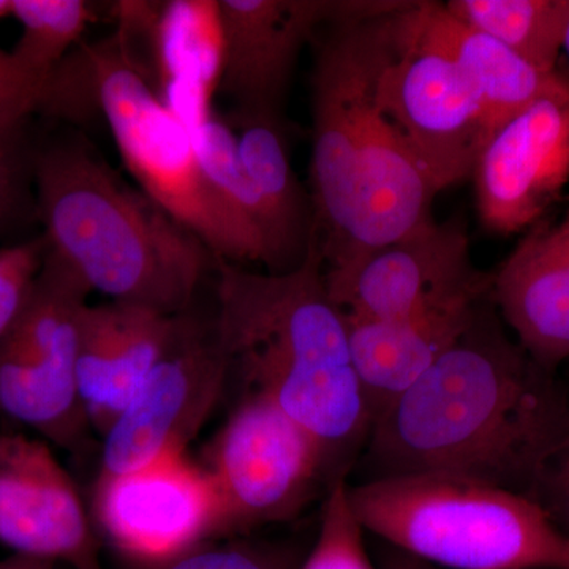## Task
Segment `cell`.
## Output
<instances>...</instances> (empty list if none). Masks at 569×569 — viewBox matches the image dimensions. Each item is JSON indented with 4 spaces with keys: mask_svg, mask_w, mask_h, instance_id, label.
I'll return each mask as SVG.
<instances>
[{
    "mask_svg": "<svg viewBox=\"0 0 569 569\" xmlns=\"http://www.w3.org/2000/svg\"><path fill=\"white\" fill-rule=\"evenodd\" d=\"M456 20L492 37L545 73L559 70L569 0H449Z\"/></svg>",
    "mask_w": 569,
    "mask_h": 569,
    "instance_id": "cell-22",
    "label": "cell"
},
{
    "mask_svg": "<svg viewBox=\"0 0 569 569\" xmlns=\"http://www.w3.org/2000/svg\"><path fill=\"white\" fill-rule=\"evenodd\" d=\"M104 538L126 559L151 569L220 538V509L203 466L183 455L99 478L93 497Z\"/></svg>",
    "mask_w": 569,
    "mask_h": 569,
    "instance_id": "cell-12",
    "label": "cell"
},
{
    "mask_svg": "<svg viewBox=\"0 0 569 569\" xmlns=\"http://www.w3.org/2000/svg\"><path fill=\"white\" fill-rule=\"evenodd\" d=\"M0 545L71 569H103L80 490L39 438L0 433Z\"/></svg>",
    "mask_w": 569,
    "mask_h": 569,
    "instance_id": "cell-15",
    "label": "cell"
},
{
    "mask_svg": "<svg viewBox=\"0 0 569 569\" xmlns=\"http://www.w3.org/2000/svg\"><path fill=\"white\" fill-rule=\"evenodd\" d=\"M230 370L213 331L208 336L179 317L170 346L103 436L99 478L183 455L211 417Z\"/></svg>",
    "mask_w": 569,
    "mask_h": 569,
    "instance_id": "cell-11",
    "label": "cell"
},
{
    "mask_svg": "<svg viewBox=\"0 0 569 569\" xmlns=\"http://www.w3.org/2000/svg\"><path fill=\"white\" fill-rule=\"evenodd\" d=\"M563 52H565V54H567L568 63H569V22H568L567 33H565ZM568 77H569V73H568Z\"/></svg>",
    "mask_w": 569,
    "mask_h": 569,
    "instance_id": "cell-34",
    "label": "cell"
},
{
    "mask_svg": "<svg viewBox=\"0 0 569 569\" xmlns=\"http://www.w3.org/2000/svg\"><path fill=\"white\" fill-rule=\"evenodd\" d=\"M427 39L447 52L485 103L496 129L552 88L563 71L545 73L492 37L456 20L441 2H421Z\"/></svg>",
    "mask_w": 569,
    "mask_h": 569,
    "instance_id": "cell-21",
    "label": "cell"
},
{
    "mask_svg": "<svg viewBox=\"0 0 569 569\" xmlns=\"http://www.w3.org/2000/svg\"><path fill=\"white\" fill-rule=\"evenodd\" d=\"M96 107L141 192L197 236L216 261H264L263 244L206 181L189 130L164 107L118 36L80 51Z\"/></svg>",
    "mask_w": 569,
    "mask_h": 569,
    "instance_id": "cell-6",
    "label": "cell"
},
{
    "mask_svg": "<svg viewBox=\"0 0 569 569\" xmlns=\"http://www.w3.org/2000/svg\"><path fill=\"white\" fill-rule=\"evenodd\" d=\"M13 17L22 33L11 58L43 88L93 20V10L84 0H13Z\"/></svg>",
    "mask_w": 569,
    "mask_h": 569,
    "instance_id": "cell-23",
    "label": "cell"
},
{
    "mask_svg": "<svg viewBox=\"0 0 569 569\" xmlns=\"http://www.w3.org/2000/svg\"><path fill=\"white\" fill-rule=\"evenodd\" d=\"M378 102L438 193L471 178L496 130L458 63L427 39L421 0L400 11L391 56L378 81Z\"/></svg>",
    "mask_w": 569,
    "mask_h": 569,
    "instance_id": "cell-8",
    "label": "cell"
},
{
    "mask_svg": "<svg viewBox=\"0 0 569 569\" xmlns=\"http://www.w3.org/2000/svg\"><path fill=\"white\" fill-rule=\"evenodd\" d=\"M3 569H54V561L37 559V557L13 556L2 561Z\"/></svg>",
    "mask_w": 569,
    "mask_h": 569,
    "instance_id": "cell-32",
    "label": "cell"
},
{
    "mask_svg": "<svg viewBox=\"0 0 569 569\" xmlns=\"http://www.w3.org/2000/svg\"><path fill=\"white\" fill-rule=\"evenodd\" d=\"M239 157L263 211L264 266L287 272L305 261L316 219L288 152L277 116L238 114Z\"/></svg>",
    "mask_w": 569,
    "mask_h": 569,
    "instance_id": "cell-19",
    "label": "cell"
},
{
    "mask_svg": "<svg viewBox=\"0 0 569 569\" xmlns=\"http://www.w3.org/2000/svg\"><path fill=\"white\" fill-rule=\"evenodd\" d=\"M490 295L535 361L552 372L569 361V209L527 230L492 272Z\"/></svg>",
    "mask_w": 569,
    "mask_h": 569,
    "instance_id": "cell-17",
    "label": "cell"
},
{
    "mask_svg": "<svg viewBox=\"0 0 569 569\" xmlns=\"http://www.w3.org/2000/svg\"><path fill=\"white\" fill-rule=\"evenodd\" d=\"M13 17V0H0V20Z\"/></svg>",
    "mask_w": 569,
    "mask_h": 569,
    "instance_id": "cell-33",
    "label": "cell"
},
{
    "mask_svg": "<svg viewBox=\"0 0 569 569\" xmlns=\"http://www.w3.org/2000/svg\"><path fill=\"white\" fill-rule=\"evenodd\" d=\"M0 569H3V565H2V561H0Z\"/></svg>",
    "mask_w": 569,
    "mask_h": 569,
    "instance_id": "cell-35",
    "label": "cell"
},
{
    "mask_svg": "<svg viewBox=\"0 0 569 569\" xmlns=\"http://www.w3.org/2000/svg\"><path fill=\"white\" fill-rule=\"evenodd\" d=\"M187 130L206 181L236 219L263 244V211L242 167L233 127L212 112L203 121L187 127Z\"/></svg>",
    "mask_w": 569,
    "mask_h": 569,
    "instance_id": "cell-24",
    "label": "cell"
},
{
    "mask_svg": "<svg viewBox=\"0 0 569 569\" xmlns=\"http://www.w3.org/2000/svg\"><path fill=\"white\" fill-rule=\"evenodd\" d=\"M407 3L331 22L313 40L310 200L325 269L387 246L432 217L438 192L378 102Z\"/></svg>",
    "mask_w": 569,
    "mask_h": 569,
    "instance_id": "cell-2",
    "label": "cell"
},
{
    "mask_svg": "<svg viewBox=\"0 0 569 569\" xmlns=\"http://www.w3.org/2000/svg\"><path fill=\"white\" fill-rule=\"evenodd\" d=\"M89 293L80 277L44 253L20 316L0 339V410L70 451L89 429L77 381Z\"/></svg>",
    "mask_w": 569,
    "mask_h": 569,
    "instance_id": "cell-7",
    "label": "cell"
},
{
    "mask_svg": "<svg viewBox=\"0 0 569 569\" xmlns=\"http://www.w3.org/2000/svg\"><path fill=\"white\" fill-rule=\"evenodd\" d=\"M471 179L490 233H520L546 217L569 181L568 73L493 130Z\"/></svg>",
    "mask_w": 569,
    "mask_h": 569,
    "instance_id": "cell-13",
    "label": "cell"
},
{
    "mask_svg": "<svg viewBox=\"0 0 569 569\" xmlns=\"http://www.w3.org/2000/svg\"><path fill=\"white\" fill-rule=\"evenodd\" d=\"M326 287L346 316L407 320L492 290V272L471 260L470 238L459 217H429L406 234L337 268Z\"/></svg>",
    "mask_w": 569,
    "mask_h": 569,
    "instance_id": "cell-10",
    "label": "cell"
},
{
    "mask_svg": "<svg viewBox=\"0 0 569 569\" xmlns=\"http://www.w3.org/2000/svg\"><path fill=\"white\" fill-rule=\"evenodd\" d=\"M569 433V395L511 339L492 295L467 331L370 427L377 477L447 473L529 497Z\"/></svg>",
    "mask_w": 569,
    "mask_h": 569,
    "instance_id": "cell-1",
    "label": "cell"
},
{
    "mask_svg": "<svg viewBox=\"0 0 569 569\" xmlns=\"http://www.w3.org/2000/svg\"><path fill=\"white\" fill-rule=\"evenodd\" d=\"M203 467L219 500L220 537L293 519L331 470L302 427L252 392L213 438Z\"/></svg>",
    "mask_w": 569,
    "mask_h": 569,
    "instance_id": "cell-9",
    "label": "cell"
},
{
    "mask_svg": "<svg viewBox=\"0 0 569 569\" xmlns=\"http://www.w3.org/2000/svg\"><path fill=\"white\" fill-rule=\"evenodd\" d=\"M43 258L44 241L41 236L0 249V339L20 316Z\"/></svg>",
    "mask_w": 569,
    "mask_h": 569,
    "instance_id": "cell-28",
    "label": "cell"
},
{
    "mask_svg": "<svg viewBox=\"0 0 569 569\" xmlns=\"http://www.w3.org/2000/svg\"><path fill=\"white\" fill-rule=\"evenodd\" d=\"M216 266L212 331L230 369L302 427L332 470L366 441L372 421L320 250L312 241L305 261L287 272Z\"/></svg>",
    "mask_w": 569,
    "mask_h": 569,
    "instance_id": "cell-3",
    "label": "cell"
},
{
    "mask_svg": "<svg viewBox=\"0 0 569 569\" xmlns=\"http://www.w3.org/2000/svg\"><path fill=\"white\" fill-rule=\"evenodd\" d=\"M32 116L0 119V234L20 220L29 203L36 148L29 137Z\"/></svg>",
    "mask_w": 569,
    "mask_h": 569,
    "instance_id": "cell-26",
    "label": "cell"
},
{
    "mask_svg": "<svg viewBox=\"0 0 569 569\" xmlns=\"http://www.w3.org/2000/svg\"><path fill=\"white\" fill-rule=\"evenodd\" d=\"M380 569H440L432 567V565L426 563L415 559V557L408 556L406 552H400L395 548L388 550L381 560Z\"/></svg>",
    "mask_w": 569,
    "mask_h": 569,
    "instance_id": "cell-31",
    "label": "cell"
},
{
    "mask_svg": "<svg viewBox=\"0 0 569 569\" xmlns=\"http://www.w3.org/2000/svg\"><path fill=\"white\" fill-rule=\"evenodd\" d=\"M489 296L407 320H370L342 312L351 361L372 425L467 331Z\"/></svg>",
    "mask_w": 569,
    "mask_h": 569,
    "instance_id": "cell-18",
    "label": "cell"
},
{
    "mask_svg": "<svg viewBox=\"0 0 569 569\" xmlns=\"http://www.w3.org/2000/svg\"><path fill=\"white\" fill-rule=\"evenodd\" d=\"M179 317L127 302L86 306L78 339V391L88 425L100 436L148 380L173 339Z\"/></svg>",
    "mask_w": 569,
    "mask_h": 569,
    "instance_id": "cell-16",
    "label": "cell"
},
{
    "mask_svg": "<svg viewBox=\"0 0 569 569\" xmlns=\"http://www.w3.org/2000/svg\"><path fill=\"white\" fill-rule=\"evenodd\" d=\"M149 39L164 107L186 127L211 116L223 56L219 2H159Z\"/></svg>",
    "mask_w": 569,
    "mask_h": 569,
    "instance_id": "cell-20",
    "label": "cell"
},
{
    "mask_svg": "<svg viewBox=\"0 0 569 569\" xmlns=\"http://www.w3.org/2000/svg\"><path fill=\"white\" fill-rule=\"evenodd\" d=\"M529 498L569 537V433L546 462Z\"/></svg>",
    "mask_w": 569,
    "mask_h": 569,
    "instance_id": "cell-29",
    "label": "cell"
},
{
    "mask_svg": "<svg viewBox=\"0 0 569 569\" xmlns=\"http://www.w3.org/2000/svg\"><path fill=\"white\" fill-rule=\"evenodd\" d=\"M366 531L440 569H569V537L537 501L447 473L388 475L350 488Z\"/></svg>",
    "mask_w": 569,
    "mask_h": 569,
    "instance_id": "cell-5",
    "label": "cell"
},
{
    "mask_svg": "<svg viewBox=\"0 0 569 569\" xmlns=\"http://www.w3.org/2000/svg\"><path fill=\"white\" fill-rule=\"evenodd\" d=\"M365 527L350 500V486L337 478L329 486L320 531L298 569H376L365 542Z\"/></svg>",
    "mask_w": 569,
    "mask_h": 569,
    "instance_id": "cell-25",
    "label": "cell"
},
{
    "mask_svg": "<svg viewBox=\"0 0 569 569\" xmlns=\"http://www.w3.org/2000/svg\"><path fill=\"white\" fill-rule=\"evenodd\" d=\"M397 0H219V91L238 114L279 118L296 62L325 26L392 9Z\"/></svg>",
    "mask_w": 569,
    "mask_h": 569,
    "instance_id": "cell-14",
    "label": "cell"
},
{
    "mask_svg": "<svg viewBox=\"0 0 569 569\" xmlns=\"http://www.w3.org/2000/svg\"><path fill=\"white\" fill-rule=\"evenodd\" d=\"M298 550L272 542L231 541L190 550L178 559L151 569H298Z\"/></svg>",
    "mask_w": 569,
    "mask_h": 569,
    "instance_id": "cell-27",
    "label": "cell"
},
{
    "mask_svg": "<svg viewBox=\"0 0 569 569\" xmlns=\"http://www.w3.org/2000/svg\"><path fill=\"white\" fill-rule=\"evenodd\" d=\"M33 183L47 253L89 290L168 317L186 312L216 260L197 236L77 138L36 149Z\"/></svg>",
    "mask_w": 569,
    "mask_h": 569,
    "instance_id": "cell-4",
    "label": "cell"
},
{
    "mask_svg": "<svg viewBox=\"0 0 569 569\" xmlns=\"http://www.w3.org/2000/svg\"><path fill=\"white\" fill-rule=\"evenodd\" d=\"M41 89L22 73L11 52L0 50V119L36 114Z\"/></svg>",
    "mask_w": 569,
    "mask_h": 569,
    "instance_id": "cell-30",
    "label": "cell"
}]
</instances>
